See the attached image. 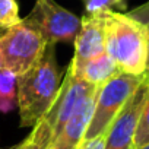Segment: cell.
<instances>
[{
  "instance_id": "cell-1",
  "label": "cell",
  "mask_w": 149,
  "mask_h": 149,
  "mask_svg": "<svg viewBox=\"0 0 149 149\" xmlns=\"http://www.w3.org/2000/svg\"><path fill=\"white\" fill-rule=\"evenodd\" d=\"M56 45L48 44L41 58L18 76V108L22 127H34L51 110L63 84Z\"/></svg>"
},
{
  "instance_id": "cell-2",
  "label": "cell",
  "mask_w": 149,
  "mask_h": 149,
  "mask_svg": "<svg viewBox=\"0 0 149 149\" xmlns=\"http://www.w3.org/2000/svg\"><path fill=\"white\" fill-rule=\"evenodd\" d=\"M105 51L123 73L142 76L148 69L149 31L123 12L105 13Z\"/></svg>"
},
{
  "instance_id": "cell-3",
  "label": "cell",
  "mask_w": 149,
  "mask_h": 149,
  "mask_svg": "<svg viewBox=\"0 0 149 149\" xmlns=\"http://www.w3.org/2000/svg\"><path fill=\"white\" fill-rule=\"evenodd\" d=\"M47 45L40 31L25 18L13 28L0 29V61L3 69L16 76L29 70L41 58Z\"/></svg>"
},
{
  "instance_id": "cell-4",
  "label": "cell",
  "mask_w": 149,
  "mask_h": 149,
  "mask_svg": "<svg viewBox=\"0 0 149 149\" xmlns=\"http://www.w3.org/2000/svg\"><path fill=\"white\" fill-rule=\"evenodd\" d=\"M143 78L145 74L134 76V74L120 72L117 76L111 78L108 82L100 86L95 108L85 132L84 140H91L107 133L111 123L126 105V102L132 98Z\"/></svg>"
},
{
  "instance_id": "cell-5",
  "label": "cell",
  "mask_w": 149,
  "mask_h": 149,
  "mask_svg": "<svg viewBox=\"0 0 149 149\" xmlns=\"http://www.w3.org/2000/svg\"><path fill=\"white\" fill-rule=\"evenodd\" d=\"M25 19L40 31L47 44L53 45L57 42H74L81 28V18L54 0H37Z\"/></svg>"
},
{
  "instance_id": "cell-6",
  "label": "cell",
  "mask_w": 149,
  "mask_h": 149,
  "mask_svg": "<svg viewBox=\"0 0 149 149\" xmlns=\"http://www.w3.org/2000/svg\"><path fill=\"white\" fill-rule=\"evenodd\" d=\"M97 88L98 86H94L82 78L76 76L70 70V67H67L56 102L45 116V120L50 123L53 130V139L61 132V129L72 118V116L79 110L84 101Z\"/></svg>"
},
{
  "instance_id": "cell-7",
  "label": "cell",
  "mask_w": 149,
  "mask_h": 149,
  "mask_svg": "<svg viewBox=\"0 0 149 149\" xmlns=\"http://www.w3.org/2000/svg\"><path fill=\"white\" fill-rule=\"evenodd\" d=\"M148 88L149 78L145 74L143 81L140 82L132 98L126 102V105L121 108V111L117 114L110 129L107 130L104 149H133V140L146 101Z\"/></svg>"
},
{
  "instance_id": "cell-8",
  "label": "cell",
  "mask_w": 149,
  "mask_h": 149,
  "mask_svg": "<svg viewBox=\"0 0 149 149\" xmlns=\"http://www.w3.org/2000/svg\"><path fill=\"white\" fill-rule=\"evenodd\" d=\"M73 45L74 53L69 67L74 74H78L88 60L105 53V13H85L81 18V28Z\"/></svg>"
},
{
  "instance_id": "cell-9",
  "label": "cell",
  "mask_w": 149,
  "mask_h": 149,
  "mask_svg": "<svg viewBox=\"0 0 149 149\" xmlns=\"http://www.w3.org/2000/svg\"><path fill=\"white\" fill-rule=\"evenodd\" d=\"M98 92L100 86L84 101L79 110L72 116V118L66 123L61 132L53 139L48 149H79V146L84 142L88 124L91 121Z\"/></svg>"
},
{
  "instance_id": "cell-10",
  "label": "cell",
  "mask_w": 149,
  "mask_h": 149,
  "mask_svg": "<svg viewBox=\"0 0 149 149\" xmlns=\"http://www.w3.org/2000/svg\"><path fill=\"white\" fill-rule=\"evenodd\" d=\"M120 72L121 70L118 69L117 63L105 51V53L88 60L76 76L82 78L84 81H86L88 84H91L94 86H101L105 82H108L111 78L117 76Z\"/></svg>"
},
{
  "instance_id": "cell-11",
  "label": "cell",
  "mask_w": 149,
  "mask_h": 149,
  "mask_svg": "<svg viewBox=\"0 0 149 149\" xmlns=\"http://www.w3.org/2000/svg\"><path fill=\"white\" fill-rule=\"evenodd\" d=\"M53 142V130L50 123L42 117L34 127L32 132L18 145L9 149H48Z\"/></svg>"
},
{
  "instance_id": "cell-12",
  "label": "cell",
  "mask_w": 149,
  "mask_h": 149,
  "mask_svg": "<svg viewBox=\"0 0 149 149\" xmlns=\"http://www.w3.org/2000/svg\"><path fill=\"white\" fill-rule=\"evenodd\" d=\"M18 105V76L3 69L0 72V113H9Z\"/></svg>"
},
{
  "instance_id": "cell-13",
  "label": "cell",
  "mask_w": 149,
  "mask_h": 149,
  "mask_svg": "<svg viewBox=\"0 0 149 149\" xmlns=\"http://www.w3.org/2000/svg\"><path fill=\"white\" fill-rule=\"evenodd\" d=\"M86 15H102L108 12H123L127 9V0H84Z\"/></svg>"
},
{
  "instance_id": "cell-14",
  "label": "cell",
  "mask_w": 149,
  "mask_h": 149,
  "mask_svg": "<svg viewBox=\"0 0 149 149\" xmlns=\"http://www.w3.org/2000/svg\"><path fill=\"white\" fill-rule=\"evenodd\" d=\"M18 0H0V29H9L21 24Z\"/></svg>"
},
{
  "instance_id": "cell-15",
  "label": "cell",
  "mask_w": 149,
  "mask_h": 149,
  "mask_svg": "<svg viewBox=\"0 0 149 149\" xmlns=\"http://www.w3.org/2000/svg\"><path fill=\"white\" fill-rule=\"evenodd\" d=\"M149 78V76H148ZM149 143V88H148V95H146V101L139 118V124L136 129V134H134V140H133V149L143 146Z\"/></svg>"
},
{
  "instance_id": "cell-16",
  "label": "cell",
  "mask_w": 149,
  "mask_h": 149,
  "mask_svg": "<svg viewBox=\"0 0 149 149\" xmlns=\"http://www.w3.org/2000/svg\"><path fill=\"white\" fill-rule=\"evenodd\" d=\"M126 13L130 18H133L134 21H137L139 24H142L149 31V0H148L146 3H143V5H140V6H137V8L129 10V12H126Z\"/></svg>"
},
{
  "instance_id": "cell-17",
  "label": "cell",
  "mask_w": 149,
  "mask_h": 149,
  "mask_svg": "<svg viewBox=\"0 0 149 149\" xmlns=\"http://www.w3.org/2000/svg\"><path fill=\"white\" fill-rule=\"evenodd\" d=\"M104 145H105V134H101L91 140H84L79 149H104Z\"/></svg>"
},
{
  "instance_id": "cell-18",
  "label": "cell",
  "mask_w": 149,
  "mask_h": 149,
  "mask_svg": "<svg viewBox=\"0 0 149 149\" xmlns=\"http://www.w3.org/2000/svg\"><path fill=\"white\" fill-rule=\"evenodd\" d=\"M136 149H149V143H146V145H143V146H139V148H136Z\"/></svg>"
},
{
  "instance_id": "cell-19",
  "label": "cell",
  "mask_w": 149,
  "mask_h": 149,
  "mask_svg": "<svg viewBox=\"0 0 149 149\" xmlns=\"http://www.w3.org/2000/svg\"><path fill=\"white\" fill-rule=\"evenodd\" d=\"M145 74H146V76H149V58H148V69H146Z\"/></svg>"
},
{
  "instance_id": "cell-20",
  "label": "cell",
  "mask_w": 149,
  "mask_h": 149,
  "mask_svg": "<svg viewBox=\"0 0 149 149\" xmlns=\"http://www.w3.org/2000/svg\"><path fill=\"white\" fill-rule=\"evenodd\" d=\"M3 70V64H2V61H0V72Z\"/></svg>"
}]
</instances>
